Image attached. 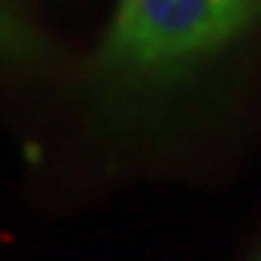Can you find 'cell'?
<instances>
[{"instance_id": "obj_1", "label": "cell", "mask_w": 261, "mask_h": 261, "mask_svg": "<svg viewBox=\"0 0 261 261\" xmlns=\"http://www.w3.org/2000/svg\"><path fill=\"white\" fill-rule=\"evenodd\" d=\"M261 20V0H119L98 75L122 95L184 82Z\"/></svg>"}, {"instance_id": "obj_2", "label": "cell", "mask_w": 261, "mask_h": 261, "mask_svg": "<svg viewBox=\"0 0 261 261\" xmlns=\"http://www.w3.org/2000/svg\"><path fill=\"white\" fill-rule=\"evenodd\" d=\"M258 261H261V254H258Z\"/></svg>"}]
</instances>
